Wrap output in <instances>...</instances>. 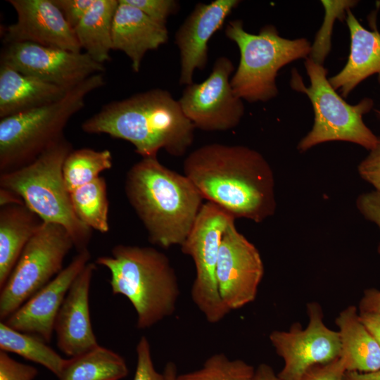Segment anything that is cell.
Returning <instances> with one entry per match:
<instances>
[{
  "label": "cell",
  "mask_w": 380,
  "mask_h": 380,
  "mask_svg": "<svg viewBox=\"0 0 380 380\" xmlns=\"http://www.w3.org/2000/svg\"><path fill=\"white\" fill-rule=\"evenodd\" d=\"M307 312L308 323L305 328L296 322L288 331L274 330L269 336L277 355L284 360V367L277 374L281 380H303L312 367L340 356L339 333L324 323L321 305L309 303Z\"/></svg>",
  "instance_id": "cell-11"
},
{
  "label": "cell",
  "mask_w": 380,
  "mask_h": 380,
  "mask_svg": "<svg viewBox=\"0 0 380 380\" xmlns=\"http://www.w3.org/2000/svg\"><path fill=\"white\" fill-rule=\"evenodd\" d=\"M360 311L380 314V291L367 290L360 300Z\"/></svg>",
  "instance_id": "cell-37"
},
{
  "label": "cell",
  "mask_w": 380,
  "mask_h": 380,
  "mask_svg": "<svg viewBox=\"0 0 380 380\" xmlns=\"http://www.w3.org/2000/svg\"><path fill=\"white\" fill-rule=\"evenodd\" d=\"M310 85L305 87L298 73L293 70L291 87L305 93L310 99L315 113L312 130L300 141L298 148L305 151L325 141H346L368 150L374 148L379 139L365 125L362 115L373 106L369 98L356 105L347 103L336 91L327 77V70L311 58L305 62Z\"/></svg>",
  "instance_id": "cell-8"
},
{
  "label": "cell",
  "mask_w": 380,
  "mask_h": 380,
  "mask_svg": "<svg viewBox=\"0 0 380 380\" xmlns=\"http://www.w3.org/2000/svg\"><path fill=\"white\" fill-rule=\"evenodd\" d=\"M358 169L361 177L380 192V139L376 146L360 164Z\"/></svg>",
  "instance_id": "cell-35"
},
{
  "label": "cell",
  "mask_w": 380,
  "mask_h": 380,
  "mask_svg": "<svg viewBox=\"0 0 380 380\" xmlns=\"http://www.w3.org/2000/svg\"><path fill=\"white\" fill-rule=\"evenodd\" d=\"M346 12L350 34V55L344 68L329 78L334 89H338L344 97L374 74L378 75L380 82V33L376 30L370 31L363 27L349 8Z\"/></svg>",
  "instance_id": "cell-20"
},
{
  "label": "cell",
  "mask_w": 380,
  "mask_h": 380,
  "mask_svg": "<svg viewBox=\"0 0 380 380\" xmlns=\"http://www.w3.org/2000/svg\"><path fill=\"white\" fill-rule=\"evenodd\" d=\"M96 264L106 267L113 294L125 296L137 312V327H151L176 309L180 290L168 258L148 246L120 244L110 256H101Z\"/></svg>",
  "instance_id": "cell-4"
},
{
  "label": "cell",
  "mask_w": 380,
  "mask_h": 380,
  "mask_svg": "<svg viewBox=\"0 0 380 380\" xmlns=\"http://www.w3.org/2000/svg\"><path fill=\"white\" fill-rule=\"evenodd\" d=\"M73 247V240L65 227L55 223H42L1 288V320H5L63 270V260Z\"/></svg>",
  "instance_id": "cell-9"
},
{
  "label": "cell",
  "mask_w": 380,
  "mask_h": 380,
  "mask_svg": "<svg viewBox=\"0 0 380 380\" xmlns=\"http://www.w3.org/2000/svg\"><path fill=\"white\" fill-rule=\"evenodd\" d=\"M225 34L240 51V61L230 80L231 86L238 97L249 102L275 97L279 70L295 60L307 58L312 51L306 39L283 38L270 25L254 34L244 30L242 20H234L226 26Z\"/></svg>",
  "instance_id": "cell-7"
},
{
  "label": "cell",
  "mask_w": 380,
  "mask_h": 380,
  "mask_svg": "<svg viewBox=\"0 0 380 380\" xmlns=\"http://www.w3.org/2000/svg\"><path fill=\"white\" fill-rule=\"evenodd\" d=\"M90 257L88 249L78 252L67 267L2 322L16 331L49 343L68 291Z\"/></svg>",
  "instance_id": "cell-16"
},
{
  "label": "cell",
  "mask_w": 380,
  "mask_h": 380,
  "mask_svg": "<svg viewBox=\"0 0 380 380\" xmlns=\"http://www.w3.org/2000/svg\"><path fill=\"white\" fill-rule=\"evenodd\" d=\"M240 3L238 0H215L198 3L175 34L180 53L179 83L191 84L196 69L203 70L208 62V44L226 18Z\"/></svg>",
  "instance_id": "cell-17"
},
{
  "label": "cell",
  "mask_w": 380,
  "mask_h": 380,
  "mask_svg": "<svg viewBox=\"0 0 380 380\" xmlns=\"http://www.w3.org/2000/svg\"><path fill=\"white\" fill-rule=\"evenodd\" d=\"M37 374L36 367L15 360L6 352H0V380H34Z\"/></svg>",
  "instance_id": "cell-32"
},
{
  "label": "cell",
  "mask_w": 380,
  "mask_h": 380,
  "mask_svg": "<svg viewBox=\"0 0 380 380\" xmlns=\"http://www.w3.org/2000/svg\"><path fill=\"white\" fill-rule=\"evenodd\" d=\"M255 369L245 361L231 360L224 353L208 357L195 371L177 374V380H255Z\"/></svg>",
  "instance_id": "cell-29"
},
{
  "label": "cell",
  "mask_w": 380,
  "mask_h": 380,
  "mask_svg": "<svg viewBox=\"0 0 380 380\" xmlns=\"http://www.w3.org/2000/svg\"><path fill=\"white\" fill-rule=\"evenodd\" d=\"M163 374L165 380H177V372L175 364L173 362H168L165 367Z\"/></svg>",
  "instance_id": "cell-42"
},
{
  "label": "cell",
  "mask_w": 380,
  "mask_h": 380,
  "mask_svg": "<svg viewBox=\"0 0 380 380\" xmlns=\"http://www.w3.org/2000/svg\"><path fill=\"white\" fill-rule=\"evenodd\" d=\"M68 91L1 63L0 118L53 103L63 98Z\"/></svg>",
  "instance_id": "cell-21"
},
{
  "label": "cell",
  "mask_w": 380,
  "mask_h": 380,
  "mask_svg": "<svg viewBox=\"0 0 380 380\" xmlns=\"http://www.w3.org/2000/svg\"><path fill=\"white\" fill-rule=\"evenodd\" d=\"M111 35L113 49L123 51L137 72L146 53L157 49L168 40L166 25L153 20L126 0H118Z\"/></svg>",
  "instance_id": "cell-19"
},
{
  "label": "cell",
  "mask_w": 380,
  "mask_h": 380,
  "mask_svg": "<svg viewBox=\"0 0 380 380\" xmlns=\"http://www.w3.org/2000/svg\"><path fill=\"white\" fill-rule=\"evenodd\" d=\"M255 380H281L272 368L265 363L260 364L255 369Z\"/></svg>",
  "instance_id": "cell-40"
},
{
  "label": "cell",
  "mask_w": 380,
  "mask_h": 380,
  "mask_svg": "<svg viewBox=\"0 0 380 380\" xmlns=\"http://www.w3.org/2000/svg\"><path fill=\"white\" fill-rule=\"evenodd\" d=\"M156 23L166 25L167 18L178 9V2L174 0H126Z\"/></svg>",
  "instance_id": "cell-30"
},
{
  "label": "cell",
  "mask_w": 380,
  "mask_h": 380,
  "mask_svg": "<svg viewBox=\"0 0 380 380\" xmlns=\"http://www.w3.org/2000/svg\"><path fill=\"white\" fill-rule=\"evenodd\" d=\"M346 372L340 357L325 364L312 367L303 380H343Z\"/></svg>",
  "instance_id": "cell-34"
},
{
  "label": "cell",
  "mask_w": 380,
  "mask_h": 380,
  "mask_svg": "<svg viewBox=\"0 0 380 380\" xmlns=\"http://www.w3.org/2000/svg\"><path fill=\"white\" fill-rule=\"evenodd\" d=\"M137 367L133 380H165L164 374L158 372L153 363L150 343L141 336L137 348Z\"/></svg>",
  "instance_id": "cell-31"
},
{
  "label": "cell",
  "mask_w": 380,
  "mask_h": 380,
  "mask_svg": "<svg viewBox=\"0 0 380 380\" xmlns=\"http://www.w3.org/2000/svg\"><path fill=\"white\" fill-rule=\"evenodd\" d=\"M42 223L24 203L1 207L0 288L5 284L24 248Z\"/></svg>",
  "instance_id": "cell-23"
},
{
  "label": "cell",
  "mask_w": 380,
  "mask_h": 380,
  "mask_svg": "<svg viewBox=\"0 0 380 380\" xmlns=\"http://www.w3.org/2000/svg\"><path fill=\"white\" fill-rule=\"evenodd\" d=\"M24 203L22 199L14 192L1 188L0 189V206L7 205Z\"/></svg>",
  "instance_id": "cell-41"
},
{
  "label": "cell",
  "mask_w": 380,
  "mask_h": 380,
  "mask_svg": "<svg viewBox=\"0 0 380 380\" xmlns=\"http://www.w3.org/2000/svg\"><path fill=\"white\" fill-rule=\"evenodd\" d=\"M125 191L152 244L163 248L181 245L203 205L200 192L185 175L142 158L128 170Z\"/></svg>",
  "instance_id": "cell-3"
},
{
  "label": "cell",
  "mask_w": 380,
  "mask_h": 380,
  "mask_svg": "<svg viewBox=\"0 0 380 380\" xmlns=\"http://www.w3.org/2000/svg\"><path fill=\"white\" fill-rule=\"evenodd\" d=\"M0 350L13 353L23 357L39 364L58 376L65 362L54 350L41 338L16 331L0 323Z\"/></svg>",
  "instance_id": "cell-26"
},
{
  "label": "cell",
  "mask_w": 380,
  "mask_h": 380,
  "mask_svg": "<svg viewBox=\"0 0 380 380\" xmlns=\"http://www.w3.org/2000/svg\"><path fill=\"white\" fill-rule=\"evenodd\" d=\"M95 270L96 263L89 262L75 279L55 320L57 346L71 357L99 346L89 306L90 284Z\"/></svg>",
  "instance_id": "cell-18"
},
{
  "label": "cell",
  "mask_w": 380,
  "mask_h": 380,
  "mask_svg": "<svg viewBox=\"0 0 380 380\" xmlns=\"http://www.w3.org/2000/svg\"><path fill=\"white\" fill-rule=\"evenodd\" d=\"M74 29L91 8L95 0H52Z\"/></svg>",
  "instance_id": "cell-33"
},
{
  "label": "cell",
  "mask_w": 380,
  "mask_h": 380,
  "mask_svg": "<svg viewBox=\"0 0 380 380\" xmlns=\"http://www.w3.org/2000/svg\"><path fill=\"white\" fill-rule=\"evenodd\" d=\"M118 6V0H95L73 29L82 49L101 64L110 59L112 25Z\"/></svg>",
  "instance_id": "cell-24"
},
{
  "label": "cell",
  "mask_w": 380,
  "mask_h": 380,
  "mask_svg": "<svg viewBox=\"0 0 380 380\" xmlns=\"http://www.w3.org/2000/svg\"><path fill=\"white\" fill-rule=\"evenodd\" d=\"M183 169L203 199L235 219L260 222L275 211L272 169L253 149L240 145L205 144L185 158Z\"/></svg>",
  "instance_id": "cell-1"
},
{
  "label": "cell",
  "mask_w": 380,
  "mask_h": 380,
  "mask_svg": "<svg viewBox=\"0 0 380 380\" xmlns=\"http://www.w3.org/2000/svg\"><path fill=\"white\" fill-rule=\"evenodd\" d=\"M235 218L216 204L203 203L182 251L191 257L196 268L191 296L193 302L210 323L221 321L230 311L220 299L216 267L223 234Z\"/></svg>",
  "instance_id": "cell-10"
},
{
  "label": "cell",
  "mask_w": 380,
  "mask_h": 380,
  "mask_svg": "<svg viewBox=\"0 0 380 380\" xmlns=\"http://www.w3.org/2000/svg\"><path fill=\"white\" fill-rule=\"evenodd\" d=\"M87 134H106L128 141L142 158L160 149L183 156L192 144L194 125L179 101L164 89H153L104 105L81 125Z\"/></svg>",
  "instance_id": "cell-2"
},
{
  "label": "cell",
  "mask_w": 380,
  "mask_h": 380,
  "mask_svg": "<svg viewBox=\"0 0 380 380\" xmlns=\"http://www.w3.org/2000/svg\"><path fill=\"white\" fill-rule=\"evenodd\" d=\"M357 207L364 216L380 228V192L376 191L359 196Z\"/></svg>",
  "instance_id": "cell-36"
},
{
  "label": "cell",
  "mask_w": 380,
  "mask_h": 380,
  "mask_svg": "<svg viewBox=\"0 0 380 380\" xmlns=\"http://www.w3.org/2000/svg\"><path fill=\"white\" fill-rule=\"evenodd\" d=\"M341 341L340 359L346 371L380 369V346L361 321L357 308L350 305L336 319Z\"/></svg>",
  "instance_id": "cell-22"
},
{
  "label": "cell",
  "mask_w": 380,
  "mask_h": 380,
  "mask_svg": "<svg viewBox=\"0 0 380 380\" xmlns=\"http://www.w3.org/2000/svg\"><path fill=\"white\" fill-rule=\"evenodd\" d=\"M18 15L6 27L5 44L31 42L45 46L81 52L74 30L52 0H8Z\"/></svg>",
  "instance_id": "cell-15"
},
{
  "label": "cell",
  "mask_w": 380,
  "mask_h": 380,
  "mask_svg": "<svg viewBox=\"0 0 380 380\" xmlns=\"http://www.w3.org/2000/svg\"><path fill=\"white\" fill-rule=\"evenodd\" d=\"M129 373L125 359L105 347H96L66 360L58 380H120Z\"/></svg>",
  "instance_id": "cell-25"
},
{
  "label": "cell",
  "mask_w": 380,
  "mask_h": 380,
  "mask_svg": "<svg viewBox=\"0 0 380 380\" xmlns=\"http://www.w3.org/2000/svg\"><path fill=\"white\" fill-rule=\"evenodd\" d=\"M343 380H380V369L368 372L346 371Z\"/></svg>",
  "instance_id": "cell-39"
},
{
  "label": "cell",
  "mask_w": 380,
  "mask_h": 380,
  "mask_svg": "<svg viewBox=\"0 0 380 380\" xmlns=\"http://www.w3.org/2000/svg\"><path fill=\"white\" fill-rule=\"evenodd\" d=\"M73 210L77 218L91 230H109V201L105 179L99 177L70 193Z\"/></svg>",
  "instance_id": "cell-27"
},
{
  "label": "cell",
  "mask_w": 380,
  "mask_h": 380,
  "mask_svg": "<svg viewBox=\"0 0 380 380\" xmlns=\"http://www.w3.org/2000/svg\"><path fill=\"white\" fill-rule=\"evenodd\" d=\"M263 274L258 250L232 222L223 234L216 267L218 293L225 307L232 311L253 302Z\"/></svg>",
  "instance_id": "cell-14"
},
{
  "label": "cell",
  "mask_w": 380,
  "mask_h": 380,
  "mask_svg": "<svg viewBox=\"0 0 380 380\" xmlns=\"http://www.w3.org/2000/svg\"><path fill=\"white\" fill-rule=\"evenodd\" d=\"M233 70L231 60L220 57L205 80L186 87L179 103L195 127L205 131H224L239 125L244 114V106L231 86L229 77Z\"/></svg>",
  "instance_id": "cell-12"
},
{
  "label": "cell",
  "mask_w": 380,
  "mask_h": 380,
  "mask_svg": "<svg viewBox=\"0 0 380 380\" xmlns=\"http://www.w3.org/2000/svg\"><path fill=\"white\" fill-rule=\"evenodd\" d=\"M359 316L380 346V314L360 311Z\"/></svg>",
  "instance_id": "cell-38"
},
{
  "label": "cell",
  "mask_w": 380,
  "mask_h": 380,
  "mask_svg": "<svg viewBox=\"0 0 380 380\" xmlns=\"http://www.w3.org/2000/svg\"><path fill=\"white\" fill-rule=\"evenodd\" d=\"M72 150L64 136L30 164L0 174V186L16 194L43 222L65 227L80 252L88 249L92 230L75 214L63 178V163Z\"/></svg>",
  "instance_id": "cell-5"
},
{
  "label": "cell",
  "mask_w": 380,
  "mask_h": 380,
  "mask_svg": "<svg viewBox=\"0 0 380 380\" xmlns=\"http://www.w3.org/2000/svg\"><path fill=\"white\" fill-rule=\"evenodd\" d=\"M105 83L95 74L61 99L0 120V174L21 168L63 137L69 119L84 106L85 97Z\"/></svg>",
  "instance_id": "cell-6"
},
{
  "label": "cell",
  "mask_w": 380,
  "mask_h": 380,
  "mask_svg": "<svg viewBox=\"0 0 380 380\" xmlns=\"http://www.w3.org/2000/svg\"><path fill=\"white\" fill-rule=\"evenodd\" d=\"M112 155L106 149L82 148L72 150L66 157L63 175L70 193L99 178L101 172L111 168Z\"/></svg>",
  "instance_id": "cell-28"
},
{
  "label": "cell",
  "mask_w": 380,
  "mask_h": 380,
  "mask_svg": "<svg viewBox=\"0 0 380 380\" xmlns=\"http://www.w3.org/2000/svg\"><path fill=\"white\" fill-rule=\"evenodd\" d=\"M1 63L68 90L105 70L103 64L96 62L87 53L31 42L6 44L1 54Z\"/></svg>",
  "instance_id": "cell-13"
}]
</instances>
